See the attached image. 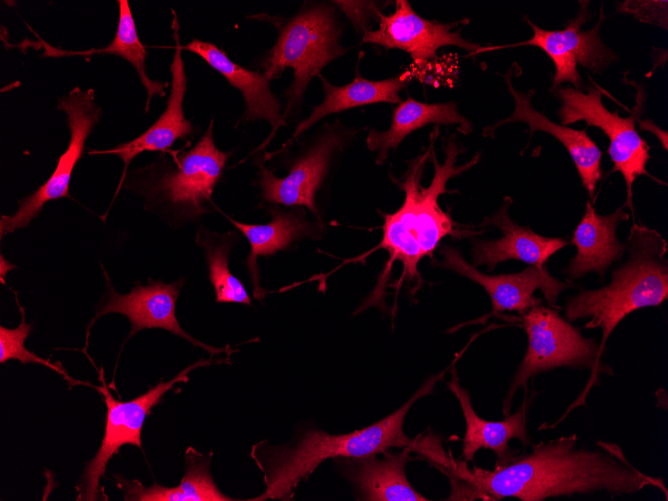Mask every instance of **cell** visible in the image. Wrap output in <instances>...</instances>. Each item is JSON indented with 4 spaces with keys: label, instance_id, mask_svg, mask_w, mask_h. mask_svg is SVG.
Listing matches in <instances>:
<instances>
[{
    "label": "cell",
    "instance_id": "obj_1",
    "mask_svg": "<svg viewBox=\"0 0 668 501\" xmlns=\"http://www.w3.org/2000/svg\"><path fill=\"white\" fill-rule=\"evenodd\" d=\"M450 480L455 500L543 501L597 492L622 496L646 487L659 489L668 499L663 479L640 471L617 444L598 441L594 447H578L575 434L533 444L530 453L493 470L455 461Z\"/></svg>",
    "mask_w": 668,
    "mask_h": 501
},
{
    "label": "cell",
    "instance_id": "obj_2",
    "mask_svg": "<svg viewBox=\"0 0 668 501\" xmlns=\"http://www.w3.org/2000/svg\"><path fill=\"white\" fill-rule=\"evenodd\" d=\"M439 134L434 127L430 134L427 149L408 162L402 180L392 177L393 182L404 191L403 204L393 213H380L384 218L382 240L374 249L379 248L389 253L388 262L381 273L378 283L361 309L380 304L394 262L403 267L402 276L397 284L403 281L412 282L413 293L421 286L422 279L418 264L423 257H433L439 242L446 236L463 238L477 234L458 225L439 205L441 194L447 192L448 181L471 169L480 159V154L462 166H456L458 155L463 152L456 142V135L447 139L445 159L440 164L434 153V143Z\"/></svg>",
    "mask_w": 668,
    "mask_h": 501
},
{
    "label": "cell",
    "instance_id": "obj_3",
    "mask_svg": "<svg viewBox=\"0 0 668 501\" xmlns=\"http://www.w3.org/2000/svg\"><path fill=\"white\" fill-rule=\"evenodd\" d=\"M445 371L428 378L397 410L362 429L334 435L311 429L287 446H253L251 456L263 473L265 491L250 500L292 499L299 483L327 459L361 458L409 447L413 443L403 429L406 415L417 400L432 393Z\"/></svg>",
    "mask_w": 668,
    "mask_h": 501
},
{
    "label": "cell",
    "instance_id": "obj_4",
    "mask_svg": "<svg viewBox=\"0 0 668 501\" xmlns=\"http://www.w3.org/2000/svg\"><path fill=\"white\" fill-rule=\"evenodd\" d=\"M627 260L613 269L609 284L581 290L565 304V319H587L585 328H600L603 355L609 336L632 312L660 306L668 298L667 242L654 229L633 224L626 242Z\"/></svg>",
    "mask_w": 668,
    "mask_h": 501
},
{
    "label": "cell",
    "instance_id": "obj_5",
    "mask_svg": "<svg viewBox=\"0 0 668 501\" xmlns=\"http://www.w3.org/2000/svg\"><path fill=\"white\" fill-rule=\"evenodd\" d=\"M338 11L333 2H304L290 18H269L277 39L255 66L270 81L279 78L286 68L292 70V80L284 92L283 117L287 123L298 119L310 82L347 52L340 41L344 24Z\"/></svg>",
    "mask_w": 668,
    "mask_h": 501
},
{
    "label": "cell",
    "instance_id": "obj_6",
    "mask_svg": "<svg viewBox=\"0 0 668 501\" xmlns=\"http://www.w3.org/2000/svg\"><path fill=\"white\" fill-rule=\"evenodd\" d=\"M521 323L528 345L503 401L505 416L510 414L516 392L523 388L527 394L528 381L540 373L561 367L591 370L586 388L567 413L574 407L585 405V398L591 387L598 384L600 375H613L612 368L601 363L600 343L583 336L554 309L541 304L532 307L522 314Z\"/></svg>",
    "mask_w": 668,
    "mask_h": 501
},
{
    "label": "cell",
    "instance_id": "obj_7",
    "mask_svg": "<svg viewBox=\"0 0 668 501\" xmlns=\"http://www.w3.org/2000/svg\"><path fill=\"white\" fill-rule=\"evenodd\" d=\"M213 131L211 118L193 147L175 154L173 162L164 159L143 170L146 175L139 188L151 203L169 211L176 220H193L210 211L214 188L231 156L217 148Z\"/></svg>",
    "mask_w": 668,
    "mask_h": 501
},
{
    "label": "cell",
    "instance_id": "obj_8",
    "mask_svg": "<svg viewBox=\"0 0 668 501\" xmlns=\"http://www.w3.org/2000/svg\"><path fill=\"white\" fill-rule=\"evenodd\" d=\"M604 90L595 84L588 85L587 92L571 86L558 87L556 96L561 102L558 116L562 125L568 126L584 121L587 126L601 129L609 138L608 154L613 163V172H620L627 189L626 204L633 212L632 186L641 175L652 177L646 169L650 159L649 145L636 130L645 95L637 91L636 105L630 116L621 117L617 111H609L602 103Z\"/></svg>",
    "mask_w": 668,
    "mask_h": 501
},
{
    "label": "cell",
    "instance_id": "obj_9",
    "mask_svg": "<svg viewBox=\"0 0 668 501\" xmlns=\"http://www.w3.org/2000/svg\"><path fill=\"white\" fill-rule=\"evenodd\" d=\"M359 132V129L346 127L339 118L323 124L308 148L288 164L285 177L275 176L259 162L256 185L262 201L275 206L306 207L320 222L317 191L334 156Z\"/></svg>",
    "mask_w": 668,
    "mask_h": 501
},
{
    "label": "cell",
    "instance_id": "obj_10",
    "mask_svg": "<svg viewBox=\"0 0 668 501\" xmlns=\"http://www.w3.org/2000/svg\"><path fill=\"white\" fill-rule=\"evenodd\" d=\"M211 361L199 360L189 365L174 378L165 382L160 381L156 386L130 401L115 400L107 388L103 376V369L99 370V379L102 386H94L99 391L107 407L104 436L96 455L84 469L81 480L77 485L79 495L77 500H97L102 497L100 479L104 476L108 461L119 452L121 446L131 444L142 449L141 431L145 418L151 409L157 405L162 396L180 382L188 381V373L198 367L206 366Z\"/></svg>",
    "mask_w": 668,
    "mask_h": 501
},
{
    "label": "cell",
    "instance_id": "obj_11",
    "mask_svg": "<svg viewBox=\"0 0 668 501\" xmlns=\"http://www.w3.org/2000/svg\"><path fill=\"white\" fill-rule=\"evenodd\" d=\"M589 2H580L578 14L568 21L561 30H545L531 22L525 21L533 30V36L523 42L481 47L478 54L519 46H535L542 49L552 60L555 74L550 91H554L562 83H571L574 88L581 89L583 80L578 71V65L592 73H602L609 65L618 60L614 51L609 49L601 40L600 28L605 16L601 7L598 22L589 30L582 26L587 22L590 12Z\"/></svg>",
    "mask_w": 668,
    "mask_h": 501
},
{
    "label": "cell",
    "instance_id": "obj_12",
    "mask_svg": "<svg viewBox=\"0 0 668 501\" xmlns=\"http://www.w3.org/2000/svg\"><path fill=\"white\" fill-rule=\"evenodd\" d=\"M57 109L66 114L70 130L68 147L59 157L53 173L46 182L31 195L21 199L13 215L1 216V238L18 229L26 228L38 217L47 202L70 197L69 183L72 172L83 154L86 139L102 116V110L95 101L94 90H82L80 87H75L67 95L60 97Z\"/></svg>",
    "mask_w": 668,
    "mask_h": 501
},
{
    "label": "cell",
    "instance_id": "obj_13",
    "mask_svg": "<svg viewBox=\"0 0 668 501\" xmlns=\"http://www.w3.org/2000/svg\"><path fill=\"white\" fill-rule=\"evenodd\" d=\"M456 25V22L446 24L425 19L415 12L409 1L397 0L394 11L383 14L378 28L364 33L361 42L404 51L419 67L436 59L437 51L445 46L459 47L471 56L477 55L482 46L454 31Z\"/></svg>",
    "mask_w": 668,
    "mask_h": 501
},
{
    "label": "cell",
    "instance_id": "obj_14",
    "mask_svg": "<svg viewBox=\"0 0 668 501\" xmlns=\"http://www.w3.org/2000/svg\"><path fill=\"white\" fill-rule=\"evenodd\" d=\"M443 259L434 265L453 271L484 288L490 297L493 312L516 311L520 315L541 304L534 297L540 290L548 305L557 307L560 294L572 285L553 277L546 266H529L521 272L489 275L469 264L461 252L451 246L440 249Z\"/></svg>",
    "mask_w": 668,
    "mask_h": 501
},
{
    "label": "cell",
    "instance_id": "obj_15",
    "mask_svg": "<svg viewBox=\"0 0 668 501\" xmlns=\"http://www.w3.org/2000/svg\"><path fill=\"white\" fill-rule=\"evenodd\" d=\"M107 280L106 300L97 308L93 322L108 313H118L126 316L131 323V330L126 337L131 336L143 329L160 328L171 332L189 341L195 347H200L211 355L226 352L228 348H218L206 345L193 338L179 325L176 318V301L183 286L182 279L166 284L162 281L149 280L147 285L135 283L133 289L127 294H119L113 288L106 271Z\"/></svg>",
    "mask_w": 668,
    "mask_h": 501
},
{
    "label": "cell",
    "instance_id": "obj_16",
    "mask_svg": "<svg viewBox=\"0 0 668 501\" xmlns=\"http://www.w3.org/2000/svg\"><path fill=\"white\" fill-rule=\"evenodd\" d=\"M171 11L174 54L170 64V93L164 112L145 132L133 140L109 150L89 151V154H113L122 159L124 168L116 194L125 182L129 164L137 155L144 151L166 152L177 140L191 137L196 132L191 120H188L184 114L183 103L187 91V75L182 56L178 17L173 9Z\"/></svg>",
    "mask_w": 668,
    "mask_h": 501
},
{
    "label": "cell",
    "instance_id": "obj_17",
    "mask_svg": "<svg viewBox=\"0 0 668 501\" xmlns=\"http://www.w3.org/2000/svg\"><path fill=\"white\" fill-rule=\"evenodd\" d=\"M182 49L201 57L241 93L244 100V112L237 125L259 120L269 123L270 134L255 152L265 148L274 139L279 128L287 126V121L283 117L284 107L272 91L271 81L262 72L235 63L223 49L212 42L193 39L182 45Z\"/></svg>",
    "mask_w": 668,
    "mask_h": 501
},
{
    "label": "cell",
    "instance_id": "obj_18",
    "mask_svg": "<svg viewBox=\"0 0 668 501\" xmlns=\"http://www.w3.org/2000/svg\"><path fill=\"white\" fill-rule=\"evenodd\" d=\"M511 78L512 67L506 74H503V79L509 93L514 99V111L510 116L483 128V135L493 136L498 127L513 122L526 123L529 126L530 139L537 131L550 134L567 149L576 166L583 186L587 190L590 198H593L596 185L602 175V152L599 147L585 130H577L555 123L543 113L537 111L532 105V98L535 94V90L532 89L526 93L521 92L514 88Z\"/></svg>",
    "mask_w": 668,
    "mask_h": 501
},
{
    "label": "cell",
    "instance_id": "obj_19",
    "mask_svg": "<svg viewBox=\"0 0 668 501\" xmlns=\"http://www.w3.org/2000/svg\"><path fill=\"white\" fill-rule=\"evenodd\" d=\"M511 204L512 198L506 196L500 208L481 223L482 227H497L502 236L494 240H473L474 266L486 265L492 271L497 264L507 260L522 261L530 266H545L554 253L569 244L562 238L542 236L529 227L515 223L508 214Z\"/></svg>",
    "mask_w": 668,
    "mask_h": 501
},
{
    "label": "cell",
    "instance_id": "obj_20",
    "mask_svg": "<svg viewBox=\"0 0 668 501\" xmlns=\"http://www.w3.org/2000/svg\"><path fill=\"white\" fill-rule=\"evenodd\" d=\"M450 372L451 380L446 384L457 398L466 423L462 460L473 461L480 449H489L495 454L497 459L495 466H503L515 460L519 455L510 447V440L518 439L524 448L531 443L527 432V411L530 402L526 401V395L515 413L507 415L503 420H487L475 412L468 391L460 384L455 366Z\"/></svg>",
    "mask_w": 668,
    "mask_h": 501
},
{
    "label": "cell",
    "instance_id": "obj_21",
    "mask_svg": "<svg viewBox=\"0 0 668 501\" xmlns=\"http://www.w3.org/2000/svg\"><path fill=\"white\" fill-rule=\"evenodd\" d=\"M319 77L324 93L322 102L316 105L305 119L298 122L291 137L279 150L265 153L264 161L288 150L294 141L326 116L376 103L399 104L402 101L399 94L408 85L412 76L409 72H404L383 80H369L356 68L353 80L341 86L333 85L322 75Z\"/></svg>",
    "mask_w": 668,
    "mask_h": 501
},
{
    "label": "cell",
    "instance_id": "obj_22",
    "mask_svg": "<svg viewBox=\"0 0 668 501\" xmlns=\"http://www.w3.org/2000/svg\"><path fill=\"white\" fill-rule=\"evenodd\" d=\"M628 219L623 207L611 214L599 215L591 202H587L584 215L573 233L576 254L564 271L566 276L575 280L595 272L603 279L606 270L625 253L626 243L617 239L616 230Z\"/></svg>",
    "mask_w": 668,
    "mask_h": 501
},
{
    "label": "cell",
    "instance_id": "obj_23",
    "mask_svg": "<svg viewBox=\"0 0 668 501\" xmlns=\"http://www.w3.org/2000/svg\"><path fill=\"white\" fill-rule=\"evenodd\" d=\"M409 449L348 458L341 461L344 473L353 483L358 498L370 501H426L406 476Z\"/></svg>",
    "mask_w": 668,
    "mask_h": 501
},
{
    "label": "cell",
    "instance_id": "obj_24",
    "mask_svg": "<svg viewBox=\"0 0 668 501\" xmlns=\"http://www.w3.org/2000/svg\"><path fill=\"white\" fill-rule=\"evenodd\" d=\"M430 124L457 125V130L466 135L472 131L471 123L459 113L456 102L424 103L408 98L393 109L387 130L371 129L368 132L367 148L377 152L376 163L382 165L389 152L395 150L410 133Z\"/></svg>",
    "mask_w": 668,
    "mask_h": 501
},
{
    "label": "cell",
    "instance_id": "obj_25",
    "mask_svg": "<svg viewBox=\"0 0 668 501\" xmlns=\"http://www.w3.org/2000/svg\"><path fill=\"white\" fill-rule=\"evenodd\" d=\"M270 214L272 219L267 224L242 223L226 216L250 243L251 251L246 257V266L251 274L257 299L262 298L265 293L259 283L258 256L273 255L279 250H285L293 241L316 233L315 226L307 219L301 207L285 210L275 206Z\"/></svg>",
    "mask_w": 668,
    "mask_h": 501
},
{
    "label": "cell",
    "instance_id": "obj_26",
    "mask_svg": "<svg viewBox=\"0 0 668 501\" xmlns=\"http://www.w3.org/2000/svg\"><path fill=\"white\" fill-rule=\"evenodd\" d=\"M211 458L192 447L185 453V473L178 486L165 487L154 483L143 486L137 480L115 476L127 501H232L216 486L210 474Z\"/></svg>",
    "mask_w": 668,
    "mask_h": 501
},
{
    "label": "cell",
    "instance_id": "obj_27",
    "mask_svg": "<svg viewBox=\"0 0 668 501\" xmlns=\"http://www.w3.org/2000/svg\"><path fill=\"white\" fill-rule=\"evenodd\" d=\"M127 0L117 1L119 8V19L115 36L110 44L101 48H93L83 51H66L59 50L48 44L45 46V55L52 57L59 56H91V55H116L128 61L137 71L142 85L147 92V100L145 104V113L150 108V102L154 95L164 97L166 95L165 89L168 84L151 79L146 72V57L147 51L142 44L130 6Z\"/></svg>",
    "mask_w": 668,
    "mask_h": 501
},
{
    "label": "cell",
    "instance_id": "obj_28",
    "mask_svg": "<svg viewBox=\"0 0 668 501\" xmlns=\"http://www.w3.org/2000/svg\"><path fill=\"white\" fill-rule=\"evenodd\" d=\"M197 244L205 250L209 279L218 303H241L251 306V298L242 282L229 269L228 258L232 232L213 234L204 228L197 232Z\"/></svg>",
    "mask_w": 668,
    "mask_h": 501
},
{
    "label": "cell",
    "instance_id": "obj_29",
    "mask_svg": "<svg viewBox=\"0 0 668 501\" xmlns=\"http://www.w3.org/2000/svg\"><path fill=\"white\" fill-rule=\"evenodd\" d=\"M18 306L21 312V322L18 327L14 329L0 327V363L3 364L8 360L16 359L22 364H40L62 375L72 386L88 384L71 378L61 364L52 363L50 360L41 358L25 348L24 342L31 333L32 325L26 323L24 309L21 305Z\"/></svg>",
    "mask_w": 668,
    "mask_h": 501
},
{
    "label": "cell",
    "instance_id": "obj_30",
    "mask_svg": "<svg viewBox=\"0 0 668 501\" xmlns=\"http://www.w3.org/2000/svg\"><path fill=\"white\" fill-rule=\"evenodd\" d=\"M336 7L352 23L356 32L363 36L367 31L372 30L371 21L383 15L381 13L380 2L374 1H333Z\"/></svg>",
    "mask_w": 668,
    "mask_h": 501
},
{
    "label": "cell",
    "instance_id": "obj_31",
    "mask_svg": "<svg viewBox=\"0 0 668 501\" xmlns=\"http://www.w3.org/2000/svg\"><path fill=\"white\" fill-rule=\"evenodd\" d=\"M638 126L640 130L647 131L652 133L653 135L656 136V138L660 141L662 147L667 150V132L659 128L656 124H654L651 120H642L638 119Z\"/></svg>",
    "mask_w": 668,
    "mask_h": 501
}]
</instances>
